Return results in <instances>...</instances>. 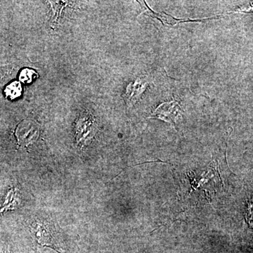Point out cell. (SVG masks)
<instances>
[{
	"label": "cell",
	"mask_w": 253,
	"mask_h": 253,
	"mask_svg": "<svg viewBox=\"0 0 253 253\" xmlns=\"http://www.w3.org/2000/svg\"><path fill=\"white\" fill-rule=\"evenodd\" d=\"M15 135L18 146L27 147L38 139L40 135V126L31 120H24L16 126Z\"/></svg>",
	"instance_id": "obj_1"
},
{
	"label": "cell",
	"mask_w": 253,
	"mask_h": 253,
	"mask_svg": "<svg viewBox=\"0 0 253 253\" xmlns=\"http://www.w3.org/2000/svg\"><path fill=\"white\" fill-rule=\"evenodd\" d=\"M75 130L78 144L81 146H85L93 137L96 130L94 118L88 113H83L77 120Z\"/></svg>",
	"instance_id": "obj_2"
},
{
	"label": "cell",
	"mask_w": 253,
	"mask_h": 253,
	"mask_svg": "<svg viewBox=\"0 0 253 253\" xmlns=\"http://www.w3.org/2000/svg\"><path fill=\"white\" fill-rule=\"evenodd\" d=\"M146 83L141 79L131 83L126 89V94L123 95L125 101L128 106H132L139 99V96L146 89Z\"/></svg>",
	"instance_id": "obj_3"
},
{
	"label": "cell",
	"mask_w": 253,
	"mask_h": 253,
	"mask_svg": "<svg viewBox=\"0 0 253 253\" xmlns=\"http://www.w3.org/2000/svg\"><path fill=\"white\" fill-rule=\"evenodd\" d=\"M21 200H20V195L18 194V190L17 189H12L10 190L6 195V199L3 207L0 210V213L4 212L5 211L8 210H14L19 206Z\"/></svg>",
	"instance_id": "obj_4"
},
{
	"label": "cell",
	"mask_w": 253,
	"mask_h": 253,
	"mask_svg": "<svg viewBox=\"0 0 253 253\" xmlns=\"http://www.w3.org/2000/svg\"><path fill=\"white\" fill-rule=\"evenodd\" d=\"M22 92V86L18 82H13L5 88L4 93L6 98L9 99H15L19 97Z\"/></svg>",
	"instance_id": "obj_5"
},
{
	"label": "cell",
	"mask_w": 253,
	"mask_h": 253,
	"mask_svg": "<svg viewBox=\"0 0 253 253\" xmlns=\"http://www.w3.org/2000/svg\"><path fill=\"white\" fill-rule=\"evenodd\" d=\"M14 68L12 66H1L0 67V84L4 83L5 81L9 79L14 74Z\"/></svg>",
	"instance_id": "obj_6"
},
{
	"label": "cell",
	"mask_w": 253,
	"mask_h": 253,
	"mask_svg": "<svg viewBox=\"0 0 253 253\" xmlns=\"http://www.w3.org/2000/svg\"><path fill=\"white\" fill-rule=\"evenodd\" d=\"M35 76H37L36 71L29 68H26L20 73L19 80L23 83H30L33 81V78H35Z\"/></svg>",
	"instance_id": "obj_7"
},
{
	"label": "cell",
	"mask_w": 253,
	"mask_h": 253,
	"mask_svg": "<svg viewBox=\"0 0 253 253\" xmlns=\"http://www.w3.org/2000/svg\"><path fill=\"white\" fill-rule=\"evenodd\" d=\"M0 253H10L9 247L5 244H0Z\"/></svg>",
	"instance_id": "obj_8"
}]
</instances>
